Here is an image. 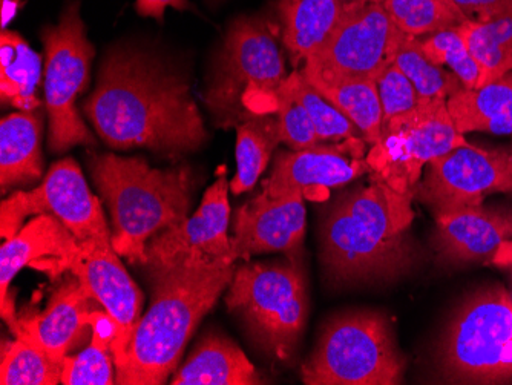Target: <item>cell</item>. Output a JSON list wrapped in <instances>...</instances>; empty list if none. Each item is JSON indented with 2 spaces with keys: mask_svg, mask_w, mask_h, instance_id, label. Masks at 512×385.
I'll return each mask as SVG.
<instances>
[{
  "mask_svg": "<svg viewBox=\"0 0 512 385\" xmlns=\"http://www.w3.org/2000/svg\"><path fill=\"white\" fill-rule=\"evenodd\" d=\"M83 112L111 149L145 148L175 160L207 139L186 76L157 51L135 45L106 54Z\"/></svg>",
  "mask_w": 512,
  "mask_h": 385,
  "instance_id": "obj_1",
  "label": "cell"
},
{
  "mask_svg": "<svg viewBox=\"0 0 512 385\" xmlns=\"http://www.w3.org/2000/svg\"><path fill=\"white\" fill-rule=\"evenodd\" d=\"M152 303L138 324L125 361L117 370L120 385H161L178 369L184 347L201 318L232 283L235 261L186 257L149 264Z\"/></svg>",
  "mask_w": 512,
  "mask_h": 385,
  "instance_id": "obj_2",
  "label": "cell"
},
{
  "mask_svg": "<svg viewBox=\"0 0 512 385\" xmlns=\"http://www.w3.org/2000/svg\"><path fill=\"white\" fill-rule=\"evenodd\" d=\"M414 198L371 174L338 198L322 224L321 260L336 283L393 281L414 266Z\"/></svg>",
  "mask_w": 512,
  "mask_h": 385,
  "instance_id": "obj_3",
  "label": "cell"
},
{
  "mask_svg": "<svg viewBox=\"0 0 512 385\" xmlns=\"http://www.w3.org/2000/svg\"><path fill=\"white\" fill-rule=\"evenodd\" d=\"M89 169L111 212L114 251L148 264L149 241L189 218L191 172L186 166L155 169L143 158L115 154L92 155Z\"/></svg>",
  "mask_w": 512,
  "mask_h": 385,
  "instance_id": "obj_4",
  "label": "cell"
},
{
  "mask_svg": "<svg viewBox=\"0 0 512 385\" xmlns=\"http://www.w3.org/2000/svg\"><path fill=\"white\" fill-rule=\"evenodd\" d=\"M279 33L281 27L264 14L229 25L203 93L215 125L240 126L270 112L267 105L275 112L276 93L287 79Z\"/></svg>",
  "mask_w": 512,
  "mask_h": 385,
  "instance_id": "obj_5",
  "label": "cell"
},
{
  "mask_svg": "<svg viewBox=\"0 0 512 385\" xmlns=\"http://www.w3.org/2000/svg\"><path fill=\"white\" fill-rule=\"evenodd\" d=\"M405 358L387 318L353 312L327 324L302 366L307 385H396L404 381Z\"/></svg>",
  "mask_w": 512,
  "mask_h": 385,
  "instance_id": "obj_6",
  "label": "cell"
},
{
  "mask_svg": "<svg viewBox=\"0 0 512 385\" xmlns=\"http://www.w3.org/2000/svg\"><path fill=\"white\" fill-rule=\"evenodd\" d=\"M226 304L266 352L278 359L295 352L307 320L306 281L296 260L238 267Z\"/></svg>",
  "mask_w": 512,
  "mask_h": 385,
  "instance_id": "obj_7",
  "label": "cell"
},
{
  "mask_svg": "<svg viewBox=\"0 0 512 385\" xmlns=\"http://www.w3.org/2000/svg\"><path fill=\"white\" fill-rule=\"evenodd\" d=\"M445 378L459 384L512 381V297L502 287L463 304L442 343Z\"/></svg>",
  "mask_w": 512,
  "mask_h": 385,
  "instance_id": "obj_8",
  "label": "cell"
},
{
  "mask_svg": "<svg viewBox=\"0 0 512 385\" xmlns=\"http://www.w3.org/2000/svg\"><path fill=\"white\" fill-rule=\"evenodd\" d=\"M45 47V106L48 114V148L65 152L76 145L96 143L76 108L85 89L96 50L86 36L79 2H68L59 24L42 30Z\"/></svg>",
  "mask_w": 512,
  "mask_h": 385,
  "instance_id": "obj_9",
  "label": "cell"
},
{
  "mask_svg": "<svg viewBox=\"0 0 512 385\" xmlns=\"http://www.w3.org/2000/svg\"><path fill=\"white\" fill-rule=\"evenodd\" d=\"M467 143L454 126L447 100H433L382 123L381 137L365 162L394 191L414 198L428 163Z\"/></svg>",
  "mask_w": 512,
  "mask_h": 385,
  "instance_id": "obj_10",
  "label": "cell"
},
{
  "mask_svg": "<svg viewBox=\"0 0 512 385\" xmlns=\"http://www.w3.org/2000/svg\"><path fill=\"white\" fill-rule=\"evenodd\" d=\"M402 34L382 4L358 2L332 36L304 62L302 76L312 85L378 80L394 62Z\"/></svg>",
  "mask_w": 512,
  "mask_h": 385,
  "instance_id": "obj_11",
  "label": "cell"
},
{
  "mask_svg": "<svg viewBox=\"0 0 512 385\" xmlns=\"http://www.w3.org/2000/svg\"><path fill=\"white\" fill-rule=\"evenodd\" d=\"M2 237L13 238L30 215L53 214L65 224L79 243L89 240L111 241L99 198L92 195L85 177L73 158L54 163L33 191L16 192L2 201Z\"/></svg>",
  "mask_w": 512,
  "mask_h": 385,
  "instance_id": "obj_12",
  "label": "cell"
},
{
  "mask_svg": "<svg viewBox=\"0 0 512 385\" xmlns=\"http://www.w3.org/2000/svg\"><path fill=\"white\" fill-rule=\"evenodd\" d=\"M494 192H512V146L483 149L467 143L428 163L414 198L436 217L480 206L483 198Z\"/></svg>",
  "mask_w": 512,
  "mask_h": 385,
  "instance_id": "obj_13",
  "label": "cell"
},
{
  "mask_svg": "<svg viewBox=\"0 0 512 385\" xmlns=\"http://www.w3.org/2000/svg\"><path fill=\"white\" fill-rule=\"evenodd\" d=\"M62 272L79 278L89 297L111 315L115 323L111 350L115 367H119L142 321V290L129 277L111 241H83L79 254L63 263Z\"/></svg>",
  "mask_w": 512,
  "mask_h": 385,
  "instance_id": "obj_14",
  "label": "cell"
},
{
  "mask_svg": "<svg viewBox=\"0 0 512 385\" xmlns=\"http://www.w3.org/2000/svg\"><path fill=\"white\" fill-rule=\"evenodd\" d=\"M364 139H348L335 145L313 146L302 151L276 154L270 177L263 183L267 197H283L319 189L338 188L370 172L364 158Z\"/></svg>",
  "mask_w": 512,
  "mask_h": 385,
  "instance_id": "obj_15",
  "label": "cell"
},
{
  "mask_svg": "<svg viewBox=\"0 0 512 385\" xmlns=\"http://www.w3.org/2000/svg\"><path fill=\"white\" fill-rule=\"evenodd\" d=\"M304 198L302 194L267 197L261 192L241 206L230 240L232 260L270 252H284L296 260L306 235Z\"/></svg>",
  "mask_w": 512,
  "mask_h": 385,
  "instance_id": "obj_16",
  "label": "cell"
},
{
  "mask_svg": "<svg viewBox=\"0 0 512 385\" xmlns=\"http://www.w3.org/2000/svg\"><path fill=\"white\" fill-rule=\"evenodd\" d=\"M79 252V241L53 214L37 215L20 229L19 234L14 235L2 246L0 313L14 336L19 332L20 323L17 320L13 298L8 292L19 270L25 266H33L59 275L63 263L76 257Z\"/></svg>",
  "mask_w": 512,
  "mask_h": 385,
  "instance_id": "obj_17",
  "label": "cell"
},
{
  "mask_svg": "<svg viewBox=\"0 0 512 385\" xmlns=\"http://www.w3.org/2000/svg\"><path fill=\"white\" fill-rule=\"evenodd\" d=\"M229 189L226 174H221L214 185L207 189L194 217L188 218L178 228L155 235L149 241L146 246L148 264L174 263L186 257L232 260L227 198Z\"/></svg>",
  "mask_w": 512,
  "mask_h": 385,
  "instance_id": "obj_18",
  "label": "cell"
},
{
  "mask_svg": "<svg viewBox=\"0 0 512 385\" xmlns=\"http://www.w3.org/2000/svg\"><path fill=\"white\" fill-rule=\"evenodd\" d=\"M512 238V214L470 206L436 215L434 251L451 266L491 261L500 244Z\"/></svg>",
  "mask_w": 512,
  "mask_h": 385,
  "instance_id": "obj_19",
  "label": "cell"
},
{
  "mask_svg": "<svg viewBox=\"0 0 512 385\" xmlns=\"http://www.w3.org/2000/svg\"><path fill=\"white\" fill-rule=\"evenodd\" d=\"M92 301L79 278L66 281L59 287L42 315L20 318V329L45 350L54 361H65L69 350L82 341L89 327Z\"/></svg>",
  "mask_w": 512,
  "mask_h": 385,
  "instance_id": "obj_20",
  "label": "cell"
},
{
  "mask_svg": "<svg viewBox=\"0 0 512 385\" xmlns=\"http://www.w3.org/2000/svg\"><path fill=\"white\" fill-rule=\"evenodd\" d=\"M356 4V0H278L281 40L293 66L306 62Z\"/></svg>",
  "mask_w": 512,
  "mask_h": 385,
  "instance_id": "obj_21",
  "label": "cell"
},
{
  "mask_svg": "<svg viewBox=\"0 0 512 385\" xmlns=\"http://www.w3.org/2000/svg\"><path fill=\"white\" fill-rule=\"evenodd\" d=\"M172 385H258L263 379L243 350L220 335L204 336Z\"/></svg>",
  "mask_w": 512,
  "mask_h": 385,
  "instance_id": "obj_22",
  "label": "cell"
},
{
  "mask_svg": "<svg viewBox=\"0 0 512 385\" xmlns=\"http://www.w3.org/2000/svg\"><path fill=\"white\" fill-rule=\"evenodd\" d=\"M42 117L34 112H14L0 123V185L2 192L30 185L42 177Z\"/></svg>",
  "mask_w": 512,
  "mask_h": 385,
  "instance_id": "obj_23",
  "label": "cell"
},
{
  "mask_svg": "<svg viewBox=\"0 0 512 385\" xmlns=\"http://www.w3.org/2000/svg\"><path fill=\"white\" fill-rule=\"evenodd\" d=\"M447 105L460 134L512 135V73L482 88L460 89Z\"/></svg>",
  "mask_w": 512,
  "mask_h": 385,
  "instance_id": "obj_24",
  "label": "cell"
},
{
  "mask_svg": "<svg viewBox=\"0 0 512 385\" xmlns=\"http://www.w3.org/2000/svg\"><path fill=\"white\" fill-rule=\"evenodd\" d=\"M0 96L4 105L17 111L34 112L40 106L37 97L42 60L20 34L4 30L0 36Z\"/></svg>",
  "mask_w": 512,
  "mask_h": 385,
  "instance_id": "obj_25",
  "label": "cell"
},
{
  "mask_svg": "<svg viewBox=\"0 0 512 385\" xmlns=\"http://www.w3.org/2000/svg\"><path fill=\"white\" fill-rule=\"evenodd\" d=\"M479 66V86L512 73V8L490 20H467L457 27Z\"/></svg>",
  "mask_w": 512,
  "mask_h": 385,
  "instance_id": "obj_26",
  "label": "cell"
},
{
  "mask_svg": "<svg viewBox=\"0 0 512 385\" xmlns=\"http://www.w3.org/2000/svg\"><path fill=\"white\" fill-rule=\"evenodd\" d=\"M91 341L83 352L66 356L63 361L62 382L65 385H112L114 378V355L112 341L115 338V323L108 312L92 310L89 315Z\"/></svg>",
  "mask_w": 512,
  "mask_h": 385,
  "instance_id": "obj_27",
  "label": "cell"
},
{
  "mask_svg": "<svg viewBox=\"0 0 512 385\" xmlns=\"http://www.w3.org/2000/svg\"><path fill=\"white\" fill-rule=\"evenodd\" d=\"M281 142L278 116L258 114L237 126V174L230 181V191L237 195L250 191Z\"/></svg>",
  "mask_w": 512,
  "mask_h": 385,
  "instance_id": "obj_28",
  "label": "cell"
},
{
  "mask_svg": "<svg viewBox=\"0 0 512 385\" xmlns=\"http://www.w3.org/2000/svg\"><path fill=\"white\" fill-rule=\"evenodd\" d=\"M312 86L358 126L367 145H375L378 142L384 112L376 80H347L333 85L318 83Z\"/></svg>",
  "mask_w": 512,
  "mask_h": 385,
  "instance_id": "obj_29",
  "label": "cell"
},
{
  "mask_svg": "<svg viewBox=\"0 0 512 385\" xmlns=\"http://www.w3.org/2000/svg\"><path fill=\"white\" fill-rule=\"evenodd\" d=\"M62 370V362L54 361L23 329L2 347V385H57L62 382Z\"/></svg>",
  "mask_w": 512,
  "mask_h": 385,
  "instance_id": "obj_30",
  "label": "cell"
},
{
  "mask_svg": "<svg viewBox=\"0 0 512 385\" xmlns=\"http://www.w3.org/2000/svg\"><path fill=\"white\" fill-rule=\"evenodd\" d=\"M393 63L411 80L421 103L448 100L465 88L453 71L428 59L421 37L402 34Z\"/></svg>",
  "mask_w": 512,
  "mask_h": 385,
  "instance_id": "obj_31",
  "label": "cell"
},
{
  "mask_svg": "<svg viewBox=\"0 0 512 385\" xmlns=\"http://www.w3.org/2000/svg\"><path fill=\"white\" fill-rule=\"evenodd\" d=\"M281 85L309 112L321 142L339 143L348 139H364L358 126L318 93L309 80L302 76L301 71H293Z\"/></svg>",
  "mask_w": 512,
  "mask_h": 385,
  "instance_id": "obj_32",
  "label": "cell"
},
{
  "mask_svg": "<svg viewBox=\"0 0 512 385\" xmlns=\"http://www.w3.org/2000/svg\"><path fill=\"white\" fill-rule=\"evenodd\" d=\"M382 7L398 30L413 37L450 30L468 20L439 0H384Z\"/></svg>",
  "mask_w": 512,
  "mask_h": 385,
  "instance_id": "obj_33",
  "label": "cell"
},
{
  "mask_svg": "<svg viewBox=\"0 0 512 385\" xmlns=\"http://www.w3.org/2000/svg\"><path fill=\"white\" fill-rule=\"evenodd\" d=\"M421 42L428 59L436 65L450 66L465 88L479 86V66L457 27L428 34L421 37Z\"/></svg>",
  "mask_w": 512,
  "mask_h": 385,
  "instance_id": "obj_34",
  "label": "cell"
},
{
  "mask_svg": "<svg viewBox=\"0 0 512 385\" xmlns=\"http://www.w3.org/2000/svg\"><path fill=\"white\" fill-rule=\"evenodd\" d=\"M275 112L279 120L281 139L292 151L313 148L321 143L309 112L293 99L283 85L279 86L276 93Z\"/></svg>",
  "mask_w": 512,
  "mask_h": 385,
  "instance_id": "obj_35",
  "label": "cell"
},
{
  "mask_svg": "<svg viewBox=\"0 0 512 385\" xmlns=\"http://www.w3.org/2000/svg\"><path fill=\"white\" fill-rule=\"evenodd\" d=\"M376 85L384 112V122L411 111L421 103L411 80L394 63L382 71Z\"/></svg>",
  "mask_w": 512,
  "mask_h": 385,
  "instance_id": "obj_36",
  "label": "cell"
},
{
  "mask_svg": "<svg viewBox=\"0 0 512 385\" xmlns=\"http://www.w3.org/2000/svg\"><path fill=\"white\" fill-rule=\"evenodd\" d=\"M468 20H490L508 13L512 0H454Z\"/></svg>",
  "mask_w": 512,
  "mask_h": 385,
  "instance_id": "obj_37",
  "label": "cell"
},
{
  "mask_svg": "<svg viewBox=\"0 0 512 385\" xmlns=\"http://www.w3.org/2000/svg\"><path fill=\"white\" fill-rule=\"evenodd\" d=\"M171 7L177 11L191 10L189 0H137L135 11L142 17H152L161 22L165 16L166 8Z\"/></svg>",
  "mask_w": 512,
  "mask_h": 385,
  "instance_id": "obj_38",
  "label": "cell"
},
{
  "mask_svg": "<svg viewBox=\"0 0 512 385\" xmlns=\"http://www.w3.org/2000/svg\"><path fill=\"white\" fill-rule=\"evenodd\" d=\"M491 263L494 266L502 267V269H508L512 272V240L503 241L497 249L496 255H494Z\"/></svg>",
  "mask_w": 512,
  "mask_h": 385,
  "instance_id": "obj_39",
  "label": "cell"
},
{
  "mask_svg": "<svg viewBox=\"0 0 512 385\" xmlns=\"http://www.w3.org/2000/svg\"><path fill=\"white\" fill-rule=\"evenodd\" d=\"M439 2H442V4L447 5L448 8H451V10L456 11V13L463 14L462 11H460L459 8L456 7V4H454V0H439ZM463 16H465V14H463Z\"/></svg>",
  "mask_w": 512,
  "mask_h": 385,
  "instance_id": "obj_40",
  "label": "cell"
},
{
  "mask_svg": "<svg viewBox=\"0 0 512 385\" xmlns=\"http://www.w3.org/2000/svg\"><path fill=\"white\" fill-rule=\"evenodd\" d=\"M356 2H364V4H382L384 0H356Z\"/></svg>",
  "mask_w": 512,
  "mask_h": 385,
  "instance_id": "obj_41",
  "label": "cell"
},
{
  "mask_svg": "<svg viewBox=\"0 0 512 385\" xmlns=\"http://www.w3.org/2000/svg\"><path fill=\"white\" fill-rule=\"evenodd\" d=\"M207 2H211V4H214V2H221V0H207Z\"/></svg>",
  "mask_w": 512,
  "mask_h": 385,
  "instance_id": "obj_42",
  "label": "cell"
}]
</instances>
